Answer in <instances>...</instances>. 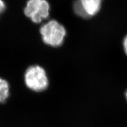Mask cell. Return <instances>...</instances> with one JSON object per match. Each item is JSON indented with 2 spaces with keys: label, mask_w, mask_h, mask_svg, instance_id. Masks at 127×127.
<instances>
[{
  "label": "cell",
  "mask_w": 127,
  "mask_h": 127,
  "mask_svg": "<svg viewBox=\"0 0 127 127\" xmlns=\"http://www.w3.org/2000/svg\"><path fill=\"white\" fill-rule=\"evenodd\" d=\"M125 96H126V98H127V91L126 92V93H125Z\"/></svg>",
  "instance_id": "8"
},
{
  "label": "cell",
  "mask_w": 127,
  "mask_h": 127,
  "mask_svg": "<svg viewBox=\"0 0 127 127\" xmlns=\"http://www.w3.org/2000/svg\"><path fill=\"white\" fill-rule=\"evenodd\" d=\"M50 9V4L47 0H28L24 14L34 23H39L49 17Z\"/></svg>",
  "instance_id": "3"
},
{
  "label": "cell",
  "mask_w": 127,
  "mask_h": 127,
  "mask_svg": "<svg viewBox=\"0 0 127 127\" xmlns=\"http://www.w3.org/2000/svg\"><path fill=\"white\" fill-rule=\"evenodd\" d=\"M102 0H75L73 9L76 15L89 18L96 15L101 9Z\"/></svg>",
  "instance_id": "4"
},
{
  "label": "cell",
  "mask_w": 127,
  "mask_h": 127,
  "mask_svg": "<svg viewBox=\"0 0 127 127\" xmlns=\"http://www.w3.org/2000/svg\"><path fill=\"white\" fill-rule=\"evenodd\" d=\"M6 8L5 3L3 0H0V15L4 11Z\"/></svg>",
  "instance_id": "6"
},
{
  "label": "cell",
  "mask_w": 127,
  "mask_h": 127,
  "mask_svg": "<svg viewBox=\"0 0 127 127\" xmlns=\"http://www.w3.org/2000/svg\"><path fill=\"white\" fill-rule=\"evenodd\" d=\"M123 46H124V51L126 54L127 55V35L125 36L123 41Z\"/></svg>",
  "instance_id": "7"
},
{
  "label": "cell",
  "mask_w": 127,
  "mask_h": 127,
  "mask_svg": "<svg viewBox=\"0 0 127 127\" xmlns=\"http://www.w3.org/2000/svg\"><path fill=\"white\" fill-rule=\"evenodd\" d=\"M9 96V85L5 79L0 78V104L5 102Z\"/></svg>",
  "instance_id": "5"
},
{
  "label": "cell",
  "mask_w": 127,
  "mask_h": 127,
  "mask_svg": "<svg viewBox=\"0 0 127 127\" xmlns=\"http://www.w3.org/2000/svg\"><path fill=\"white\" fill-rule=\"evenodd\" d=\"M42 41L47 45L58 47L63 44L66 32L64 27L56 20H50L40 28Z\"/></svg>",
  "instance_id": "1"
},
{
  "label": "cell",
  "mask_w": 127,
  "mask_h": 127,
  "mask_svg": "<svg viewBox=\"0 0 127 127\" xmlns=\"http://www.w3.org/2000/svg\"><path fill=\"white\" fill-rule=\"evenodd\" d=\"M25 83L28 88L35 92H42L48 86V79L45 71L39 65L30 66L25 71Z\"/></svg>",
  "instance_id": "2"
}]
</instances>
